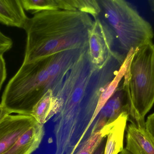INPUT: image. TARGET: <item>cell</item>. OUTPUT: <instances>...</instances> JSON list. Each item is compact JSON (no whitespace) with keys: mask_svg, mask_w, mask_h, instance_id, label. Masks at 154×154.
Listing matches in <instances>:
<instances>
[{"mask_svg":"<svg viewBox=\"0 0 154 154\" xmlns=\"http://www.w3.org/2000/svg\"><path fill=\"white\" fill-rule=\"evenodd\" d=\"M98 17L106 24L120 48L128 52L152 41V25L129 3L123 0L98 1Z\"/></svg>","mask_w":154,"mask_h":154,"instance_id":"5","label":"cell"},{"mask_svg":"<svg viewBox=\"0 0 154 154\" xmlns=\"http://www.w3.org/2000/svg\"><path fill=\"white\" fill-rule=\"evenodd\" d=\"M145 128L154 140V113L147 118L145 122Z\"/></svg>","mask_w":154,"mask_h":154,"instance_id":"19","label":"cell"},{"mask_svg":"<svg viewBox=\"0 0 154 154\" xmlns=\"http://www.w3.org/2000/svg\"><path fill=\"white\" fill-rule=\"evenodd\" d=\"M74 153H75V152H74V151H73V152H71V153L70 154H74Z\"/></svg>","mask_w":154,"mask_h":154,"instance_id":"24","label":"cell"},{"mask_svg":"<svg viewBox=\"0 0 154 154\" xmlns=\"http://www.w3.org/2000/svg\"><path fill=\"white\" fill-rule=\"evenodd\" d=\"M7 77L6 63L3 55H0V90Z\"/></svg>","mask_w":154,"mask_h":154,"instance_id":"18","label":"cell"},{"mask_svg":"<svg viewBox=\"0 0 154 154\" xmlns=\"http://www.w3.org/2000/svg\"><path fill=\"white\" fill-rule=\"evenodd\" d=\"M125 149L132 154H154V140L145 127L131 122L127 130Z\"/></svg>","mask_w":154,"mask_h":154,"instance_id":"10","label":"cell"},{"mask_svg":"<svg viewBox=\"0 0 154 154\" xmlns=\"http://www.w3.org/2000/svg\"><path fill=\"white\" fill-rule=\"evenodd\" d=\"M11 114L3 105L0 104V123L6 116Z\"/></svg>","mask_w":154,"mask_h":154,"instance_id":"20","label":"cell"},{"mask_svg":"<svg viewBox=\"0 0 154 154\" xmlns=\"http://www.w3.org/2000/svg\"><path fill=\"white\" fill-rule=\"evenodd\" d=\"M13 44L11 39L0 31V55H3L4 53L10 50L12 47Z\"/></svg>","mask_w":154,"mask_h":154,"instance_id":"17","label":"cell"},{"mask_svg":"<svg viewBox=\"0 0 154 154\" xmlns=\"http://www.w3.org/2000/svg\"><path fill=\"white\" fill-rule=\"evenodd\" d=\"M93 22L88 14L79 11L50 10L34 14L23 29L27 40L23 63L88 47Z\"/></svg>","mask_w":154,"mask_h":154,"instance_id":"3","label":"cell"},{"mask_svg":"<svg viewBox=\"0 0 154 154\" xmlns=\"http://www.w3.org/2000/svg\"><path fill=\"white\" fill-rule=\"evenodd\" d=\"M88 50L81 54L54 95L61 105L54 120L58 154L70 151L82 138L101 92L117 72L113 61L101 69L97 68L91 63Z\"/></svg>","mask_w":154,"mask_h":154,"instance_id":"1","label":"cell"},{"mask_svg":"<svg viewBox=\"0 0 154 154\" xmlns=\"http://www.w3.org/2000/svg\"><path fill=\"white\" fill-rule=\"evenodd\" d=\"M124 77L131 99L128 120L145 127V117L154 104V44L150 41L134 51Z\"/></svg>","mask_w":154,"mask_h":154,"instance_id":"4","label":"cell"},{"mask_svg":"<svg viewBox=\"0 0 154 154\" xmlns=\"http://www.w3.org/2000/svg\"><path fill=\"white\" fill-rule=\"evenodd\" d=\"M104 140L101 142L99 146L98 147L97 149L95 151V152L93 154H104V151H105V146H106V143H105V140Z\"/></svg>","mask_w":154,"mask_h":154,"instance_id":"21","label":"cell"},{"mask_svg":"<svg viewBox=\"0 0 154 154\" xmlns=\"http://www.w3.org/2000/svg\"><path fill=\"white\" fill-rule=\"evenodd\" d=\"M31 115H10L0 123V154L7 151L20 137L37 123Z\"/></svg>","mask_w":154,"mask_h":154,"instance_id":"9","label":"cell"},{"mask_svg":"<svg viewBox=\"0 0 154 154\" xmlns=\"http://www.w3.org/2000/svg\"><path fill=\"white\" fill-rule=\"evenodd\" d=\"M119 154H132L130 153L129 152H128L127 150H126L125 149H124L123 151L121 152V153H120Z\"/></svg>","mask_w":154,"mask_h":154,"instance_id":"23","label":"cell"},{"mask_svg":"<svg viewBox=\"0 0 154 154\" xmlns=\"http://www.w3.org/2000/svg\"><path fill=\"white\" fill-rule=\"evenodd\" d=\"M44 134V126L37 122L2 154H32L38 148Z\"/></svg>","mask_w":154,"mask_h":154,"instance_id":"11","label":"cell"},{"mask_svg":"<svg viewBox=\"0 0 154 154\" xmlns=\"http://www.w3.org/2000/svg\"><path fill=\"white\" fill-rule=\"evenodd\" d=\"M71 49L32 62L23 63L10 80L1 104L11 114L31 115L35 104L46 93L55 94L81 54L88 49Z\"/></svg>","mask_w":154,"mask_h":154,"instance_id":"2","label":"cell"},{"mask_svg":"<svg viewBox=\"0 0 154 154\" xmlns=\"http://www.w3.org/2000/svg\"><path fill=\"white\" fill-rule=\"evenodd\" d=\"M112 126V123L107 125L101 130L91 134L82 144L76 154H93L106 137L107 136Z\"/></svg>","mask_w":154,"mask_h":154,"instance_id":"16","label":"cell"},{"mask_svg":"<svg viewBox=\"0 0 154 154\" xmlns=\"http://www.w3.org/2000/svg\"><path fill=\"white\" fill-rule=\"evenodd\" d=\"M149 3L151 9L154 12V0L149 1Z\"/></svg>","mask_w":154,"mask_h":154,"instance_id":"22","label":"cell"},{"mask_svg":"<svg viewBox=\"0 0 154 154\" xmlns=\"http://www.w3.org/2000/svg\"><path fill=\"white\" fill-rule=\"evenodd\" d=\"M129 114L124 112L113 122L107 135L104 154H119L124 150V135Z\"/></svg>","mask_w":154,"mask_h":154,"instance_id":"14","label":"cell"},{"mask_svg":"<svg viewBox=\"0 0 154 154\" xmlns=\"http://www.w3.org/2000/svg\"><path fill=\"white\" fill-rule=\"evenodd\" d=\"M24 10L35 14L43 11H79L97 18L100 11L98 1L94 0H21Z\"/></svg>","mask_w":154,"mask_h":154,"instance_id":"7","label":"cell"},{"mask_svg":"<svg viewBox=\"0 0 154 154\" xmlns=\"http://www.w3.org/2000/svg\"><path fill=\"white\" fill-rule=\"evenodd\" d=\"M131 99L128 86L127 80L124 78L123 85L118 87L114 95L103 107L96 121L91 134L101 130L107 125L116 120L121 114H130Z\"/></svg>","mask_w":154,"mask_h":154,"instance_id":"8","label":"cell"},{"mask_svg":"<svg viewBox=\"0 0 154 154\" xmlns=\"http://www.w3.org/2000/svg\"><path fill=\"white\" fill-rule=\"evenodd\" d=\"M134 49H131L126 54L125 58L124 61H123L122 65L120 66V68L119 69L118 71L117 72L115 76V77L113 80L109 83L102 90L99 98L97 105L96 107V109L95 110L93 116L88 125L87 129L85 131L83 136L85 135L88 130L91 126L92 124L94 122V120L96 119L98 115L99 114L100 110L103 108V107L105 105L107 102H108L109 99L112 96L116 90L119 87V83L122 78L124 77L126 72L129 66V63L131 61V59L133 57V54L134 52Z\"/></svg>","mask_w":154,"mask_h":154,"instance_id":"13","label":"cell"},{"mask_svg":"<svg viewBox=\"0 0 154 154\" xmlns=\"http://www.w3.org/2000/svg\"><path fill=\"white\" fill-rule=\"evenodd\" d=\"M115 39L106 23L98 17L95 18L89 34L88 53L91 61L101 69L114 58L121 56L114 50Z\"/></svg>","mask_w":154,"mask_h":154,"instance_id":"6","label":"cell"},{"mask_svg":"<svg viewBox=\"0 0 154 154\" xmlns=\"http://www.w3.org/2000/svg\"><path fill=\"white\" fill-rule=\"evenodd\" d=\"M28 19L21 0H0V23L24 29Z\"/></svg>","mask_w":154,"mask_h":154,"instance_id":"12","label":"cell"},{"mask_svg":"<svg viewBox=\"0 0 154 154\" xmlns=\"http://www.w3.org/2000/svg\"><path fill=\"white\" fill-rule=\"evenodd\" d=\"M61 105L53 93L49 90L35 104L31 115L41 124L44 125L60 111Z\"/></svg>","mask_w":154,"mask_h":154,"instance_id":"15","label":"cell"}]
</instances>
